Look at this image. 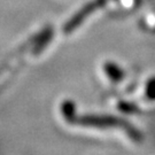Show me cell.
Segmentation results:
<instances>
[{"mask_svg": "<svg viewBox=\"0 0 155 155\" xmlns=\"http://www.w3.org/2000/svg\"><path fill=\"white\" fill-rule=\"evenodd\" d=\"M72 123H78L81 125L85 127H120L123 129L125 132L129 133V136L133 139L139 141L141 139V136L139 131L133 127L131 124L127 122L120 120L114 116H101V115H86V116H81L72 120Z\"/></svg>", "mask_w": 155, "mask_h": 155, "instance_id": "obj_1", "label": "cell"}, {"mask_svg": "<svg viewBox=\"0 0 155 155\" xmlns=\"http://www.w3.org/2000/svg\"><path fill=\"white\" fill-rule=\"evenodd\" d=\"M106 1H107V0H93V1H91V2L87 4L86 6H84L81 11L77 12V13L66 23V25H64V28H63V31L66 33L72 32L75 29H77L78 27H79V24H82V23L85 21V18L89 16V15H91V14L94 13L98 8H100V7H102V6L105 5Z\"/></svg>", "mask_w": 155, "mask_h": 155, "instance_id": "obj_2", "label": "cell"}, {"mask_svg": "<svg viewBox=\"0 0 155 155\" xmlns=\"http://www.w3.org/2000/svg\"><path fill=\"white\" fill-rule=\"evenodd\" d=\"M106 75L110 78L114 83H118L121 82L124 77V72L120 67L115 64L114 62H106L104 66Z\"/></svg>", "mask_w": 155, "mask_h": 155, "instance_id": "obj_3", "label": "cell"}, {"mask_svg": "<svg viewBox=\"0 0 155 155\" xmlns=\"http://www.w3.org/2000/svg\"><path fill=\"white\" fill-rule=\"evenodd\" d=\"M62 113L63 116L66 117L67 121L72 122V120L76 116V108H75V104L72 101H66L62 105Z\"/></svg>", "mask_w": 155, "mask_h": 155, "instance_id": "obj_4", "label": "cell"}, {"mask_svg": "<svg viewBox=\"0 0 155 155\" xmlns=\"http://www.w3.org/2000/svg\"><path fill=\"white\" fill-rule=\"evenodd\" d=\"M146 93H147V97L150 99H155V78L150 79V83L147 84Z\"/></svg>", "mask_w": 155, "mask_h": 155, "instance_id": "obj_5", "label": "cell"}]
</instances>
